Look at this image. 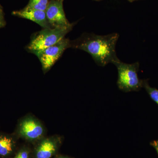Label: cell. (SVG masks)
<instances>
[{
  "label": "cell",
  "instance_id": "6da1fadb",
  "mask_svg": "<svg viewBox=\"0 0 158 158\" xmlns=\"http://www.w3.org/2000/svg\"><path fill=\"white\" fill-rule=\"evenodd\" d=\"M119 36L116 33L106 35L89 34L80 40L74 47L90 54L98 65L105 66L118 59L116 47Z\"/></svg>",
  "mask_w": 158,
  "mask_h": 158
},
{
  "label": "cell",
  "instance_id": "7a4b0ae2",
  "mask_svg": "<svg viewBox=\"0 0 158 158\" xmlns=\"http://www.w3.org/2000/svg\"><path fill=\"white\" fill-rule=\"evenodd\" d=\"M113 64L118 70L117 85L120 90L125 92L137 91L142 87L143 82L139 79L138 74V62L127 64L118 59Z\"/></svg>",
  "mask_w": 158,
  "mask_h": 158
},
{
  "label": "cell",
  "instance_id": "3957f363",
  "mask_svg": "<svg viewBox=\"0 0 158 158\" xmlns=\"http://www.w3.org/2000/svg\"><path fill=\"white\" fill-rule=\"evenodd\" d=\"M72 28L44 29L37 33L27 46L28 51L35 54L56 44L68 34Z\"/></svg>",
  "mask_w": 158,
  "mask_h": 158
},
{
  "label": "cell",
  "instance_id": "277c9868",
  "mask_svg": "<svg viewBox=\"0 0 158 158\" xmlns=\"http://www.w3.org/2000/svg\"><path fill=\"white\" fill-rule=\"evenodd\" d=\"M70 45L69 40L64 38L56 44L35 54L41 62L43 70H48Z\"/></svg>",
  "mask_w": 158,
  "mask_h": 158
},
{
  "label": "cell",
  "instance_id": "5b68a950",
  "mask_svg": "<svg viewBox=\"0 0 158 158\" xmlns=\"http://www.w3.org/2000/svg\"><path fill=\"white\" fill-rule=\"evenodd\" d=\"M47 19L51 28H72L65 17L62 1H53L49 3L45 11Z\"/></svg>",
  "mask_w": 158,
  "mask_h": 158
},
{
  "label": "cell",
  "instance_id": "8992f818",
  "mask_svg": "<svg viewBox=\"0 0 158 158\" xmlns=\"http://www.w3.org/2000/svg\"><path fill=\"white\" fill-rule=\"evenodd\" d=\"M12 14L37 23L44 29L51 28L47 19L45 11L25 8L23 10L13 11Z\"/></svg>",
  "mask_w": 158,
  "mask_h": 158
},
{
  "label": "cell",
  "instance_id": "52a82bcc",
  "mask_svg": "<svg viewBox=\"0 0 158 158\" xmlns=\"http://www.w3.org/2000/svg\"><path fill=\"white\" fill-rule=\"evenodd\" d=\"M21 134L30 140L38 139L43 134L41 125L32 119H27L22 123L20 128Z\"/></svg>",
  "mask_w": 158,
  "mask_h": 158
},
{
  "label": "cell",
  "instance_id": "ba28073f",
  "mask_svg": "<svg viewBox=\"0 0 158 158\" xmlns=\"http://www.w3.org/2000/svg\"><path fill=\"white\" fill-rule=\"evenodd\" d=\"M57 145L56 142L50 139L43 141L36 152L37 158H51L56 152Z\"/></svg>",
  "mask_w": 158,
  "mask_h": 158
},
{
  "label": "cell",
  "instance_id": "9c48e42d",
  "mask_svg": "<svg viewBox=\"0 0 158 158\" xmlns=\"http://www.w3.org/2000/svg\"><path fill=\"white\" fill-rule=\"evenodd\" d=\"M14 146L13 140L6 136H0V156H5L10 154Z\"/></svg>",
  "mask_w": 158,
  "mask_h": 158
},
{
  "label": "cell",
  "instance_id": "30bf717a",
  "mask_svg": "<svg viewBox=\"0 0 158 158\" xmlns=\"http://www.w3.org/2000/svg\"><path fill=\"white\" fill-rule=\"evenodd\" d=\"M48 4V0H30L26 8L45 11Z\"/></svg>",
  "mask_w": 158,
  "mask_h": 158
},
{
  "label": "cell",
  "instance_id": "8fae6325",
  "mask_svg": "<svg viewBox=\"0 0 158 158\" xmlns=\"http://www.w3.org/2000/svg\"><path fill=\"white\" fill-rule=\"evenodd\" d=\"M143 85H144V87L151 98L158 105V90L150 87L147 83H143Z\"/></svg>",
  "mask_w": 158,
  "mask_h": 158
},
{
  "label": "cell",
  "instance_id": "7c38bea8",
  "mask_svg": "<svg viewBox=\"0 0 158 158\" xmlns=\"http://www.w3.org/2000/svg\"><path fill=\"white\" fill-rule=\"evenodd\" d=\"M15 158H28V153L25 151L20 152Z\"/></svg>",
  "mask_w": 158,
  "mask_h": 158
},
{
  "label": "cell",
  "instance_id": "4fadbf2b",
  "mask_svg": "<svg viewBox=\"0 0 158 158\" xmlns=\"http://www.w3.org/2000/svg\"><path fill=\"white\" fill-rule=\"evenodd\" d=\"M5 24H6V23H5V21H4L2 13V11L0 10V28L4 27Z\"/></svg>",
  "mask_w": 158,
  "mask_h": 158
},
{
  "label": "cell",
  "instance_id": "5bb4252c",
  "mask_svg": "<svg viewBox=\"0 0 158 158\" xmlns=\"http://www.w3.org/2000/svg\"><path fill=\"white\" fill-rule=\"evenodd\" d=\"M152 145L156 148L158 154V141H154L153 143H152Z\"/></svg>",
  "mask_w": 158,
  "mask_h": 158
},
{
  "label": "cell",
  "instance_id": "9a60e30c",
  "mask_svg": "<svg viewBox=\"0 0 158 158\" xmlns=\"http://www.w3.org/2000/svg\"><path fill=\"white\" fill-rule=\"evenodd\" d=\"M59 158H66V157H60Z\"/></svg>",
  "mask_w": 158,
  "mask_h": 158
},
{
  "label": "cell",
  "instance_id": "2e32d148",
  "mask_svg": "<svg viewBox=\"0 0 158 158\" xmlns=\"http://www.w3.org/2000/svg\"><path fill=\"white\" fill-rule=\"evenodd\" d=\"M130 1H134V0H130Z\"/></svg>",
  "mask_w": 158,
  "mask_h": 158
},
{
  "label": "cell",
  "instance_id": "e0dca14e",
  "mask_svg": "<svg viewBox=\"0 0 158 158\" xmlns=\"http://www.w3.org/2000/svg\"><path fill=\"white\" fill-rule=\"evenodd\" d=\"M58 1H60V0H58Z\"/></svg>",
  "mask_w": 158,
  "mask_h": 158
}]
</instances>
